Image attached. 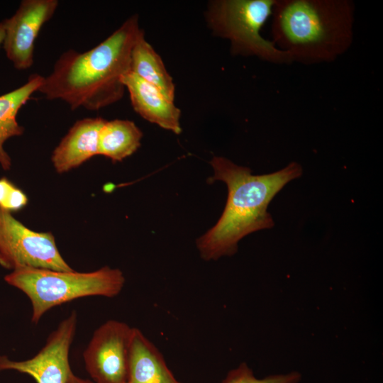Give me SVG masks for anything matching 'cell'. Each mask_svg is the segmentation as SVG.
<instances>
[{
  "instance_id": "7a4b0ae2",
  "label": "cell",
  "mask_w": 383,
  "mask_h": 383,
  "mask_svg": "<svg viewBox=\"0 0 383 383\" xmlns=\"http://www.w3.org/2000/svg\"><path fill=\"white\" fill-rule=\"evenodd\" d=\"M210 164L213 175L209 182H223L228 188V197L217 223L196 241L200 256L206 261L233 255L243 238L272 228L274 222L267 211L270 203L287 184L299 178L303 172L296 162L277 172L255 175L249 167L238 165L223 157L214 156Z\"/></svg>"
},
{
  "instance_id": "7c38bea8",
  "label": "cell",
  "mask_w": 383,
  "mask_h": 383,
  "mask_svg": "<svg viewBox=\"0 0 383 383\" xmlns=\"http://www.w3.org/2000/svg\"><path fill=\"white\" fill-rule=\"evenodd\" d=\"M128 383H182L167 367L157 348L133 328L128 362Z\"/></svg>"
},
{
  "instance_id": "9a60e30c",
  "label": "cell",
  "mask_w": 383,
  "mask_h": 383,
  "mask_svg": "<svg viewBox=\"0 0 383 383\" xmlns=\"http://www.w3.org/2000/svg\"><path fill=\"white\" fill-rule=\"evenodd\" d=\"M143 133L129 120L105 121L99 137V155L113 162H121L140 146Z\"/></svg>"
},
{
  "instance_id": "8992f818",
  "label": "cell",
  "mask_w": 383,
  "mask_h": 383,
  "mask_svg": "<svg viewBox=\"0 0 383 383\" xmlns=\"http://www.w3.org/2000/svg\"><path fill=\"white\" fill-rule=\"evenodd\" d=\"M0 265L21 268L72 271L50 232L34 231L0 209Z\"/></svg>"
},
{
  "instance_id": "5b68a950",
  "label": "cell",
  "mask_w": 383,
  "mask_h": 383,
  "mask_svg": "<svg viewBox=\"0 0 383 383\" xmlns=\"http://www.w3.org/2000/svg\"><path fill=\"white\" fill-rule=\"evenodd\" d=\"M274 3L275 0L210 1L205 18L215 36L230 42L232 55L255 56L274 64H290L289 55L260 33L272 16Z\"/></svg>"
},
{
  "instance_id": "d6986e66",
  "label": "cell",
  "mask_w": 383,
  "mask_h": 383,
  "mask_svg": "<svg viewBox=\"0 0 383 383\" xmlns=\"http://www.w3.org/2000/svg\"><path fill=\"white\" fill-rule=\"evenodd\" d=\"M5 35L4 25L3 21H0V46L2 45Z\"/></svg>"
},
{
  "instance_id": "5bb4252c",
  "label": "cell",
  "mask_w": 383,
  "mask_h": 383,
  "mask_svg": "<svg viewBox=\"0 0 383 383\" xmlns=\"http://www.w3.org/2000/svg\"><path fill=\"white\" fill-rule=\"evenodd\" d=\"M130 72L157 88L166 97L174 101L175 85L159 54L146 40L143 31L131 52Z\"/></svg>"
},
{
  "instance_id": "ac0fdd59",
  "label": "cell",
  "mask_w": 383,
  "mask_h": 383,
  "mask_svg": "<svg viewBox=\"0 0 383 383\" xmlns=\"http://www.w3.org/2000/svg\"><path fill=\"white\" fill-rule=\"evenodd\" d=\"M69 383H95L89 379L80 378L75 374H72L70 379Z\"/></svg>"
},
{
  "instance_id": "8fae6325",
  "label": "cell",
  "mask_w": 383,
  "mask_h": 383,
  "mask_svg": "<svg viewBox=\"0 0 383 383\" xmlns=\"http://www.w3.org/2000/svg\"><path fill=\"white\" fill-rule=\"evenodd\" d=\"M105 121L85 118L74 123L52 152L51 160L57 172H69L99 155V132Z\"/></svg>"
},
{
  "instance_id": "3957f363",
  "label": "cell",
  "mask_w": 383,
  "mask_h": 383,
  "mask_svg": "<svg viewBox=\"0 0 383 383\" xmlns=\"http://www.w3.org/2000/svg\"><path fill=\"white\" fill-rule=\"evenodd\" d=\"M271 16L272 42L292 62H330L353 44L352 1L275 0Z\"/></svg>"
},
{
  "instance_id": "e0dca14e",
  "label": "cell",
  "mask_w": 383,
  "mask_h": 383,
  "mask_svg": "<svg viewBox=\"0 0 383 383\" xmlns=\"http://www.w3.org/2000/svg\"><path fill=\"white\" fill-rule=\"evenodd\" d=\"M28 199L20 188L6 177L0 178V209L12 213L26 206Z\"/></svg>"
},
{
  "instance_id": "52a82bcc",
  "label": "cell",
  "mask_w": 383,
  "mask_h": 383,
  "mask_svg": "<svg viewBox=\"0 0 383 383\" xmlns=\"http://www.w3.org/2000/svg\"><path fill=\"white\" fill-rule=\"evenodd\" d=\"M133 328L109 320L101 324L83 353L85 367L95 383H126Z\"/></svg>"
},
{
  "instance_id": "2e32d148",
  "label": "cell",
  "mask_w": 383,
  "mask_h": 383,
  "mask_svg": "<svg viewBox=\"0 0 383 383\" xmlns=\"http://www.w3.org/2000/svg\"><path fill=\"white\" fill-rule=\"evenodd\" d=\"M301 379V373L296 371L259 379L245 362H242L228 372L222 383H299Z\"/></svg>"
},
{
  "instance_id": "9c48e42d",
  "label": "cell",
  "mask_w": 383,
  "mask_h": 383,
  "mask_svg": "<svg viewBox=\"0 0 383 383\" xmlns=\"http://www.w3.org/2000/svg\"><path fill=\"white\" fill-rule=\"evenodd\" d=\"M58 4L57 0H23L14 14L3 20V48L16 69L24 70L33 65L39 32L53 16Z\"/></svg>"
},
{
  "instance_id": "4fadbf2b",
  "label": "cell",
  "mask_w": 383,
  "mask_h": 383,
  "mask_svg": "<svg viewBox=\"0 0 383 383\" xmlns=\"http://www.w3.org/2000/svg\"><path fill=\"white\" fill-rule=\"evenodd\" d=\"M43 76L31 74L26 84L0 96V165L4 170L11 167V159L4 148L5 142L21 135L24 128L17 121L16 116L21 108L38 91L43 83Z\"/></svg>"
},
{
  "instance_id": "ffe728a7",
  "label": "cell",
  "mask_w": 383,
  "mask_h": 383,
  "mask_svg": "<svg viewBox=\"0 0 383 383\" xmlns=\"http://www.w3.org/2000/svg\"><path fill=\"white\" fill-rule=\"evenodd\" d=\"M126 383H128V382H126Z\"/></svg>"
},
{
  "instance_id": "6da1fadb",
  "label": "cell",
  "mask_w": 383,
  "mask_h": 383,
  "mask_svg": "<svg viewBox=\"0 0 383 383\" xmlns=\"http://www.w3.org/2000/svg\"><path fill=\"white\" fill-rule=\"evenodd\" d=\"M143 31L134 14L94 48L63 52L38 91L48 100L65 101L72 110L98 111L116 103L124 95L122 78L130 72L132 49Z\"/></svg>"
},
{
  "instance_id": "277c9868",
  "label": "cell",
  "mask_w": 383,
  "mask_h": 383,
  "mask_svg": "<svg viewBox=\"0 0 383 383\" xmlns=\"http://www.w3.org/2000/svg\"><path fill=\"white\" fill-rule=\"evenodd\" d=\"M4 279L28 297L34 323L52 308L78 298L114 297L125 284L122 271L108 266L89 272L21 268L12 271Z\"/></svg>"
},
{
  "instance_id": "ba28073f",
  "label": "cell",
  "mask_w": 383,
  "mask_h": 383,
  "mask_svg": "<svg viewBox=\"0 0 383 383\" xmlns=\"http://www.w3.org/2000/svg\"><path fill=\"white\" fill-rule=\"evenodd\" d=\"M77 323L75 311L60 323L45 345L32 358L14 361L0 356V372L16 370L32 377L37 383H69L73 372L69 353Z\"/></svg>"
},
{
  "instance_id": "30bf717a",
  "label": "cell",
  "mask_w": 383,
  "mask_h": 383,
  "mask_svg": "<svg viewBox=\"0 0 383 383\" xmlns=\"http://www.w3.org/2000/svg\"><path fill=\"white\" fill-rule=\"evenodd\" d=\"M122 82L129 93L132 106L136 113L162 128L176 134L181 133V111L175 106L174 101L131 72L123 77Z\"/></svg>"
}]
</instances>
